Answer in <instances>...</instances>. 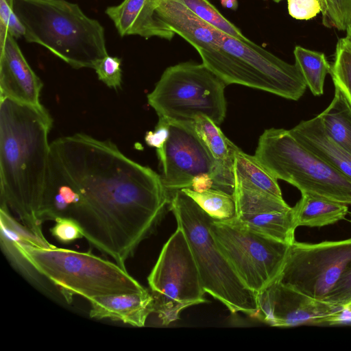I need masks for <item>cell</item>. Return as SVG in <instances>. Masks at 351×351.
Returning <instances> with one entry per match:
<instances>
[{"mask_svg": "<svg viewBox=\"0 0 351 351\" xmlns=\"http://www.w3.org/2000/svg\"><path fill=\"white\" fill-rule=\"evenodd\" d=\"M49 160L80 195L71 215L84 237L121 267L160 219L169 195L161 176L110 141L84 133L50 143Z\"/></svg>", "mask_w": 351, "mask_h": 351, "instance_id": "cell-1", "label": "cell"}, {"mask_svg": "<svg viewBox=\"0 0 351 351\" xmlns=\"http://www.w3.org/2000/svg\"><path fill=\"white\" fill-rule=\"evenodd\" d=\"M1 98V97H0ZM53 119L43 105L0 100L1 204L45 239L40 218Z\"/></svg>", "mask_w": 351, "mask_h": 351, "instance_id": "cell-2", "label": "cell"}, {"mask_svg": "<svg viewBox=\"0 0 351 351\" xmlns=\"http://www.w3.org/2000/svg\"><path fill=\"white\" fill-rule=\"evenodd\" d=\"M25 27L24 38L74 69L92 68L108 56L104 28L80 6L66 0H12Z\"/></svg>", "mask_w": 351, "mask_h": 351, "instance_id": "cell-3", "label": "cell"}, {"mask_svg": "<svg viewBox=\"0 0 351 351\" xmlns=\"http://www.w3.org/2000/svg\"><path fill=\"white\" fill-rule=\"evenodd\" d=\"M1 246L10 258L23 257L34 270L53 284L68 303L74 295L86 300L146 290L125 269L90 252L34 247L7 241Z\"/></svg>", "mask_w": 351, "mask_h": 351, "instance_id": "cell-4", "label": "cell"}, {"mask_svg": "<svg viewBox=\"0 0 351 351\" xmlns=\"http://www.w3.org/2000/svg\"><path fill=\"white\" fill-rule=\"evenodd\" d=\"M169 194V208L187 239L205 292L232 314L256 317L257 293L244 285L218 247L210 230L213 219L182 190Z\"/></svg>", "mask_w": 351, "mask_h": 351, "instance_id": "cell-5", "label": "cell"}, {"mask_svg": "<svg viewBox=\"0 0 351 351\" xmlns=\"http://www.w3.org/2000/svg\"><path fill=\"white\" fill-rule=\"evenodd\" d=\"M257 160L277 180L301 193L351 205V181L282 128L265 130L255 151Z\"/></svg>", "mask_w": 351, "mask_h": 351, "instance_id": "cell-6", "label": "cell"}, {"mask_svg": "<svg viewBox=\"0 0 351 351\" xmlns=\"http://www.w3.org/2000/svg\"><path fill=\"white\" fill-rule=\"evenodd\" d=\"M226 86L203 63L182 62L165 70L147 102L158 117L194 121L204 115L219 126L226 114Z\"/></svg>", "mask_w": 351, "mask_h": 351, "instance_id": "cell-7", "label": "cell"}, {"mask_svg": "<svg viewBox=\"0 0 351 351\" xmlns=\"http://www.w3.org/2000/svg\"><path fill=\"white\" fill-rule=\"evenodd\" d=\"M147 281L154 313L163 325L178 319L184 309L206 302L195 261L180 227L163 245Z\"/></svg>", "mask_w": 351, "mask_h": 351, "instance_id": "cell-8", "label": "cell"}, {"mask_svg": "<svg viewBox=\"0 0 351 351\" xmlns=\"http://www.w3.org/2000/svg\"><path fill=\"white\" fill-rule=\"evenodd\" d=\"M210 230L218 247L249 289L257 293L277 279L291 245L253 231L233 219H213Z\"/></svg>", "mask_w": 351, "mask_h": 351, "instance_id": "cell-9", "label": "cell"}, {"mask_svg": "<svg viewBox=\"0 0 351 351\" xmlns=\"http://www.w3.org/2000/svg\"><path fill=\"white\" fill-rule=\"evenodd\" d=\"M351 265V238L307 243L295 241L277 280L311 298L324 300Z\"/></svg>", "mask_w": 351, "mask_h": 351, "instance_id": "cell-10", "label": "cell"}, {"mask_svg": "<svg viewBox=\"0 0 351 351\" xmlns=\"http://www.w3.org/2000/svg\"><path fill=\"white\" fill-rule=\"evenodd\" d=\"M169 120V138L162 152L157 154L162 182L168 192L191 188L196 176L208 173L213 180V189L233 195L234 187L197 134L194 121Z\"/></svg>", "mask_w": 351, "mask_h": 351, "instance_id": "cell-11", "label": "cell"}, {"mask_svg": "<svg viewBox=\"0 0 351 351\" xmlns=\"http://www.w3.org/2000/svg\"><path fill=\"white\" fill-rule=\"evenodd\" d=\"M256 317L271 326H335L343 306L317 300L277 279L257 293Z\"/></svg>", "mask_w": 351, "mask_h": 351, "instance_id": "cell-12", "label": "cell"}, {"mask_svg": "<svg viewBox=\"0 0 351 351\" xmlns=\"http://www.w3.org/2000/svg\"><path fill=\"white\" fill-rule=\"evenodd\" d=\"M233 195L236 222L289 245L295 241L293 208L283 198L237 184Z\"/></svg>", "mask_w": 351, "mask_h": 351, "instance_id": "cell-13", "label": "cell"}, {"mask_svg": "<svg viewBox=\"0 0 351 351\" xmlns=\"http://www.w3.org/2000/svg\"><path fill=\"white\" fill-rule=\"evenodd\" d=\"M220 47L245 61L272 84L275 95L297 101L307 87L295 64L280 59L250 40L243 41L225 34Z\"/></svg>", "mask_w": 351, "mask_h": 351, "instance_id": "cell-14", "label": "cell"}, {"mask_svg": "<svg viewBox=\"0 0 351 351\" xmlns=\"http://www.w3.org/2000/svg\"><path fill=\"white\" fill-rule=\"evenodd\" d=\"M0 97L39 106L43 84L24 57L16 40L8 34L0 45Z\"/></svg>", "mask_w": 351, "mask_h": 351, "instance_id": "cell-15", "label": "cell"}, {"mask_svg": "<svg viewBox=\"0 0 351 351\" xmlns=\"http://www.w3.org/2000/svg\"><path fill=\"white\" fill-rule=\"evenodd\" d=\"M156 13L197 51L220 47L225 33L201 19L179 0H156Z\"/></svg>", "mask_w": 351, "mask_h": 351, "instance_id": "cell-16", "label": "cell"}, {"mask_svg": "<svg viewBox=\"0 0 351 351\" xmlns=\"http://www.w3.org/2000/svg\"><path fill=\"white\" fill-rule=\"evenodd\" d=\"M156 4V0H123L108 7L105 12L121 36L138 35L171 40L175 33L157 16Z\"/></svg>", "mask_w": 351, "mask_h": 351, "instance_id": "cell-17", "label": "cell"}, {"mask_svg": "<svg viewBox=\"0 0 351 351\" xmlns=\"http://www.w3.org/2000/svg\"><path fill=\"white\" fill-rule=\"evenodd\" d=\"M88 301L90 317L120 321L136 327L144 326L149 314L154 312V298L147 289L97 297Z\"/></svg>", "mask_w": 351, "mask_h": 351, "instance_id": "cell-18", "label": "cell"}, {"mask_svg": "<svg viewBox=\"0 0 351 351\" xmlns=\"http://www.w3.org/2000/svg\"><path fill=\"white\" fill-rule=\"evenodd\" d=\"M289 130L303 145L351 181V154L329 136L319 115L300 121Z\"/></svg>", "mask_w": 351, "mask_h": 351, "instance_id": "cell-19", "label": "cell"}, {"mask_svg": "<svg viewBox=\"0 0 351 351\" xmlns=\"http://www.w3.org/2000/svg\"><path fill=\"white\" fill-rule=\"evenodd\" d=\"M292 207L297 227H323L343 219L348 213L347 204L317 195L301 193Z\"/></svg>", "mask_w": 351, "mask_h": 351, "instance_id": "cell-20", "label": "cell"}, {"mask_svg": "<svg viewBox=\"0 0 351 351\" xmlns=\"http://www.w3.org/2000/svg\"><path fill=\"white\" fill-rule=\"evenodd\" d=\"M194 125L197 134L208 147L224 176L234 186V155L239 147L208 117L197 116L194 120Z\"/></svg>", "mask_w": 351, "mask_h": 351, "instance_id": "cell-21", "label": "cell"}, {"mask_svg": "<svg viewBox=\"0 0 351 351\" xmlns=\"http://www.w3.org/2000/svg\"><path fill=\"white\" fill-rule=\"evenodd\" d=\"M233 170L234 184L282 198L278 180L254 156L249 155L239 148L235 152Z\"/></svg>", "mask_w": 351, "mask_h": 351, "instance_id": "cell-22", "label": "cell"}, {"mask_svg": "<svg viewBox=\"0 0 351 351\" xmlns=\"http://www.w3.org/2000/svg\"><path fill=\"white\" fill-rule=\"evenodd\" d=\"M335 88L332 101L318 115L329 136L351 154V106L341 90Z\"/></svg>", "mask_w": 351, "mask_h": 351, "instance_id": "cell-23", "label": "cell"}, {"mask_svg": "<svg viewBox=\"0 0 351 351\" xmlns=\"http://www.w3.org/2000/svg\"><path fill=\"white\" fill-rule=\"evenodd\" d=\"M293 54L295 64L312 94L315 96L323 95L325 78L331 69L324 53L296 46Z\"/></svg>", "mask_w": 351, "mask_h": 351, "instance_id": "cell-24", "label": "cell"}, {"mask_svg": "<svg viewBox=\"0 0 351 351\" xmlns=\"http://www.w3.org/2000/svg\"><path fill=\"white\" fill-rule=\"evenodd\" d=\"M181 190L214 220L228 221L236 216V203L233 195L213 188L204 192H197L191 188Z\"/></svg>", "mask_w": 351, "mask_h": 351, "instance_id": "cell-25", "label": "cell"}, {"mask_svg": "<svg viewBox=\"0 0 351 351\" xmlns=\"http://www.w3.org/2000/svg\"><path fill=\"white\" fill-rule=\"evenodd\" d=\"M330 74L335 86L341 90L351 106V40L347 36L337 43Z\"/></svg>", "mask_w": 351, "mask_h": 351, "instance_id": "cell-26", "label": "cell"}, {"mask_svg": "<svg viewBox=\"0 0 351 351\" xmlns=\"http://www.w3.org/2000/svg\"><path fill=\"white\" fill-rule=\"evenodd\" d=\"M203 21L225 34L243 41L246 38L241 30L226 19L208 0H179Z\"/></svg>", "mask_w": 351, "mask_h": 351, "instance_id": "cell-27", "label": "cell"}, {"mask_svg": "<svg viewBox=\"0 0 351 351\" xmlns=\"http://www.w3.org/2000/svg\"><path fill=\"white\" fill-rule=\"evenodd\" d=\"M98 79L107 86L117 89L122 82L121 60L117 57L106 56L93 68Z\"/></svg>", "mask_w": 351, "mask_h": 351, "instance_id": "cell-28", "label": "cell"}, {"mask_svg": "<svg viewBox=\"0 0 351 351\" xmlns=\"http://www.w3.org/2000/svg\"><path fill=\"white\" fill-rule=\"evenodd\" d=\"M327 10L322 17L323 24L327 27L346 30L351 13V0H325Z\"/></svg>", "mask_w": 351, "mask_h": 351, "instance_id": "cell-29", "label": "cell"}, {"mask_svg": "<svg viewBox=\"0 0 351 351\" xmlns=\"http://www.w3.org/2000/svg\"><path fill=\"white\" fill-rule=\"evenodd\" d=\"M50 229L52 236L62 243H70L84 237L82 227L75 219L70 217H58Z\"/></svg>", "mask_w": 351, "mask_h": 351, "instance_id": "cell-30", "label": "cell"}, {"mask_svg": "<svg viewBox=\"0 0 351 351\" xmlns=\"http://www.w3.org/2000/svg\"><path fill=\"white\" fill-rule=\"evenodd\" d=\"M324 300L341 306L351 301V265Z\"/></svg>", "mask_w": 351, "mask_h": 351, "instance_id": "cell-31", "label": "cell"}, {"mask_svg": "<svg viewBox=\"0 0 351 351\" xmlns=\"http://www.w3.org/2000/svg\"><path fill=\"white\" fill-rule=\"evenodd\" d=\"M288 12L298 20H308L322 13L319 0H287Z\"/></svg>", "mask_w": 351, "mask_h": 351, "instance_id": "cell-32", "label": "cell"}, {"mask_svg": "<svg viewBox=\"0 0 351 351\" xmlns=\"http://www.w3.org/2000/svg\"><path fill=\"white\" fill-rule=\"evenodd\" d=\"M169 120L160 117L154 131H148L145 136L146 144L156 149V154L162 152L169 136Z\"/></svg>", "mask_w": 351, "mask_h": 351, "instance_id": "cell-33", "label": "cell"}, {"mask_svg": "<svg viewBox=\"0 0 351 351\" xmlns=\"http://www.w3.org/2000/svg\"><path fill=\"white\" fill-rule=\"evenodd\" d=\"M8 34L16 39L20 38L22 36L24 37L25 34V26L13 10L10 14L8 21Z\"/></svg>", "mask_w": 351, "mask_h": 351, "instance_id": "cell-34", "label": "cell"}, {"mask_svg": "<svg viewBox=\"0 0 351 351\" xmlns=\"http://www.w3.org/2000/svg\"><path fill=\"white\" fill-rule=\"evenodd\" d=\"M213 186V180L210 174L202 173L196 176L192 181L191 189L197 192H204Z\"/></svg>", "mask_w": 351, "mask_h": 351, "instance_id": "cell-35", "label": "cell"}, {"mask_svg": "<svg viewBox=\"0 0 351 351\" xmlns=\"http://www.w3.org/2000/svg\"><path fill=\"white\" fill-rule=\"evenodd\" d=\"M351 325V301L343 306L339 316V325Z\"/></svg>", "mask_w": 351, "mask_h": 351, "instance_id": "cell-36", "label": "cell"}, {"mask_svg": "<svg viewBox=\"0 0 351 351\" xmlns=\"http://www.w3.org/2000/svg\"><path fill=\"white\" fill-rule=\"evenodd\" d=\"M221 5L232 10H237L239 7L238 0H219Z\"/></svg>", "mask_w": 351, "mask_h": 351, "instance_id": "cell-37", "label": "cell"}, {"mask_svg": "<svg viewBox=\"0 0 351 351\" xmlns=\"http://www.w3.org/2000/svg\"><path fill=\"white\" fill-rule=\"evenodd\" d=\"M346 32H347V36H346L351 40V13H350V16L348 22V23L346 25Z\"/></svg>", "mask_w": 351, "mask_h": 351, "instance_id": "cell-38", "label": "cell"}, {"mask_svg": "<svg viewBox=\"0 0 351 351\" xmlns=\"http://www.w3.org/2000/svg\"><path fill=\"white\" fill-rule=\"evenodd\" d=\"M319 1L322 8V14L323 17L324 16H325L327 10L326 3L325 0H319Z\"/></svg>", "mask_w": 351, "mask_h": 351, "instance_id": "cell-39", "label": "cell"}, {"mask_svg": "<svg viewBox=\"0 0 351 351\" xmlns=\"http://www.w3.org/2000/svg\"><path fill=\"white\" fill-rule=\"evenodd\" d=\"M273 1H275V2H276V3H278V2H280V1H282V0H273Z\"/></svg>", "mask_w": 351, "mask_h": 351, "instance_id": "cell-40", "label": "cell"}, {"mask_svg": "<svg viewBox=\"0 0 351 351\" xmlns=\"http://www.w3.org/2000/svg\"><path fill=\"white\" fill-rule=\"evenodd\" d=\"M350 223H351V219H350Z\"/></svg>", "mask_w": 351, "mask_h": 351, "instance_id": "cell-41", "label": "cell"}]
</instances>
